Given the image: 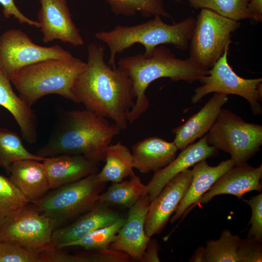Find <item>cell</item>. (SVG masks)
I'll list each match as a JSON object with an SVG mask.
<instances>
[{
    "mask_svg": "<svg viewBox=\"0 0 262 262\" xmlns=\"http://www.w3.org/2000/svg\"><path fill=\"white\" fill-rule=\"evenodd\" d=\"M193 177L187 169L169 181L151 201L145 222V230L149 237L160 233L186 193Z\"/></svg>",
    "mask_w": 262,
    "mask_h": 262,
    "instance_id": "cell-13",
    "label": "cell"
},
{
    "mask_svg": "<svg viewBox=\"0 0 262 262\" xmlns=\"http://www.w3.org/2000/svg\"><path fill=\"white\" fill-rule=\"evenodd\" d=\"M130 177L129 180L113 182L106 191L100 194L98 201L107 204L131 207L143 195L146 185L134 173Z\"/></svg>",
    "mask_w": 262,
    "mask_h": 262,
    "instance_id": "cell-25",
    "label": "cell"
},
{
    "mask_svg": "<svg viewBox=\"0 0 262 262\" xmlns=\"http://www.w3.org/2000/svg\"><path fill=\"white\" fill-rule=\"evenodd\" d=\"M121 130L115 123L87 109L64 112L58 119L46 144L37 151L43 158L63 154L81 155L98 163Z\"/></svg>",
    "mask_w": 262,
    "mask_h": 262,
    "instance_id": "cell-2",
    "label": "cell"
},
{
    "mask_svg": "<svg viewBox=\"0 0 262 262\" xmlns=\"http://www.w3.org/2000/svg\"><path fill=\"white\" fill-rule=\"evenodd\" d=\"M196 18L189 16L182 20L169 24L164 22L160 16L147 22L133 25H118L110 31H100L95 33L98 39L104 42L110 49L108 65L115 68L117 53H121L133 45L144 46L147 54L156 47L170 44L177 49L185 50L188 49L193 34Z\"/></svg>",
    "mask_w": 262,
    "mask_h": 262,
    "instance_id": "cell-4",
    "label": "cell"
},
{
    "mask_svg": "<svg viewBox=\"0 0 262 262\" xmlns=\"http://www.w3.org/2000/svg\"><path fill=\"white\" fill-rule=\"evenodd\" d=\"M104 50L94 42L88 45L86 67L76 79L73 91L86 109L111 119L124 130L135 100L132 83L121 68L106 63Z\"/></svg>",
    "mask_w": 262,
    "mask_h": 262,
    "instance_id": "cell-1",
    "label": "cell"
},
{
    "mask_svg": "<svg viewBox=\"0 0 262 262\" xmlns=\"http://www.w3.org/2000/svg\"><path fill=\"white\" fill-rule=\"evenodd\" d=\"M24 159L43 161L45 158L31 153L24 147L22 139L16 132L0 128V166L9 172L14 162Z\"/></svg>",
    "mask_w": 262,
    "mask_h": 262,
    "instance_id": "cell-26",
    "label": "cell"
},
{
    "mask_svg": "<svg viewBox=\"0 0 262 262\" xmlns=\"http://www.w3.org/2000/svg\"><path fill=\"white\" fill-rule=\"evenodd\" d=\"M228 99L227 95L214 93L197 113L182 125L173 129L172 132L175 134L173 142L178 149L182 150L207 134L216 120L222 106Z\"/></svg>",
    "mask_w": 262,
    "mask_h": 262,
    "instance_id": "cell-19",
    "label": "cell"
},
{
    "mask_svg": "<svg viewBox=\"0 0 262 262\" xmlns=\"http://www.w3.org/2000/svg\"><path fill=\"white\" fill-rule=\"evenodd\" d=\"M247 9L252 18L258 22L262 21V0H250Z\"/></svg>",
    "mask_w": 262,
    "mask_h": 262,
    "instance_id": "cell-38",
    "label": "cell"
},
{
    "mask_svg": "<svg viewBox=\"0 0 262 262\" xmlns=\"http://www.w3.org/2000/svg\"><path fill=\"white\" fill-rule=\"evenodd\" d=\"M151 201L143 195L129 208L128 216L110 246L127 253L139 262L151 237L145 230V222Z\"/></svg>",
    "mask_w": 262,
    "mask_h": 262,
    "instance_id": "cell-14",
    "label": "cell"
},
{
    "mask_svg": "<svg viewBox=\"0 0 262 262\" xmlns=\"http://www.w3.org/2000/svg\"><path fill=\"white\" fill-rule=\"evenodd\" d=\"M118 67L131 80L135 100L127 115L128 123H132L147 110L149 103L146 91L153 81L169 78L173 82L184 81L192 83L208 74L209 69L201 67L188 58H176L170 49L160 45L149 54L139 53L121 58Z\"/></svg>",
    "mask_w": 262,
    "mask_h": 262,
    "instance_id": "cell-3",
    "label": "cell"
},
{
    "mask_svg": "<svg viewBox=\"0 0 262 262\" xmlns=\"http://www.w3.org/2000/svg\"><path fill=\"white\" fill-rule=\"evenodd\" d=\"M111 11L116 15L131 16L139 12L142 16L149 17L160 16L173 19L165 9L164 0H105Z\"/></svg>",
    "mask_w": 262,
    "mask_h": 262,
    "instance_id": "cell-28",
    "label": "cell"
},
{
    "mask_svg": "<svg viewBox=\"0 0 262 262\" xmlns=\"http://www.w3.org/2000/svg\"><path fill=\"white\" fill-rule=\"evenodd\" d=\"M174 1L177 2V3H181L182 0H173Z\"/></svg>",
    "mask_w": 262,
    "mask_h": 262,
    "instance_id": "cell-40",
    "label": "cell"
},
{
    "mask_svg": "<svg viewBox=\"0 0 262 262\" xmlns=\"http://www.w3.org/2000/svg\"><path fill=\"white\" fill-rule=\"evenodd\" d=\"M43 163L50 189L59 188L97 173L98 164L83 155L72 154L47 157Z\"/></svg>",
    "mask_w": 262,
    "mask_h": 262,
    "instance_id": "cell-18",
    "label": "cell"
},
{
    "mask_svg": "<svg viewBox=\"0 0 262 262\" xmlns=\"http://www.w3.org/2000/svg\"><path fill=\"white\" fill-rule=\"evenodd\" d=\"M16 0H0L3 7V14L6 18L14 16L21 24H27L39 29L40 24L37 21L33 20L25 16L19 10L15 3Z\"/></svg>",
    "mask_w": 262,
    "mask_h": 262,
    "instance_id": "cell-36",
    "label": "cell"
},
{
    "mask_svg": "<svg viewBox=\"0 0 262 262\" xmlns=\"http://www.w3.org/2000/svg\"><path fill=\"white\" fill-rule=\"evenodd\" d=\"M241 238L225 229L219 239L208 240L203 262H239L238 251Z\"/></svg>",
    "mask_w": 262,
    "mask_h": 262,
    "instance_id": "cell-27",
    "label": "cell"
},
{
    "mask_svg": "<svg viewBox=\"0 0 262 262\" xmlns=\"http://www.w3.org/2000/svg\"><path fill=\"white\" fill-rule=\"evenodd\" d=\"M235 165L234 161L230 158L221 162L215 166L209 165L206 160L200 161L193 165L191 182L175 210L171 222L173 223L177 220L191 206H195L201 196L210 189L216 180Z\"/></svg>",
    "mask_w": 262,
    "mask_h": 262,
    "instance_id": "cell-20",
    "label": "cell"
},
{
    "mask_svg": "<svg viewBox=\"0 0 262 262\" xmlns=\"http://www.w3.org/2000/svg\"><path fill=\"white\" fill-rule=\"evenodd\" d=\"M189 43V58L206 69L213 67L232 43L231 36L241 23L213 11L202 9Z\"/></svg>",
    "mask_w": 262,
    "mask_h": 262,
    "instance_id": "cell-8",
    "label": "cell"
},
{
    "mask_svg": "<svg viewBox=\"0 0 262 262\" xmlns=\"http://www.w3.org/2000/svg\"><path fill=\"white\" fill-rule=\"evenodd\" d=\"M107 205L98 201L73 223L55 229L52 235V243L60 248L63 245L77 240L96 229L111 225L122 217Z\"/></svg>",
    "mask_w": 262,
    "mask_h": 262,
    "instance_id": "cell-17",
    "label": "cell"
},
{
    "mask_svg": "<svg viewBox=\"0 0 262 262\" xmlns=\"http://www.w3.org/2000/svg\"><path fill=\"white\" fill-rule=\"evenodd\" d=\"M38 12L39 29L45 43L59 40L74 46H82L84 41L73 22L66 0H39Z\"/></svg>",
    "mask_w": 262,
    "mask_h": 262,
    "instance_id": "cell-12",
    "label": "cell"
},
{
    "mask_svg": "<svg viewBox=\"0 0 262 262\" xmlns=\"http://www.w3.org/2000/svg\"><path fill=\"white\" fill-rule=\"evenodd\" d=\"M209 145L229 153L236 165L246 162L262 145V126L245 121L228 109H221L207 133Z\"/></svg>",
    "mask_w": 262,
    "mask_h": 262,
    "instance_id": "cell-7",
    "label": "cell"
},
{
    "mask_svg": "<svg viewBox=\"0 0 262 262\" xmlns=\"http://www.w3.org/2000/svg\"><path fill=\"white\" fill-rule=\"evenodd\" d=\"M229 49H226L208 74L199 81L202 85L195 89L192 102L196 104L211 93L236 95L248 101L253 115H259L262 113V79H245L236 74L228 61Z\"/></svg>",
    "mask_w": 262,
    "mask_h": 262,
    "instance_id": "cell-9",
    "label": "cell"
},
{
    "mask_svg": "<svg viewBox=\"0 0 262 262\" xmlns=\"http://www.w3.org/2000/svg\"><path fill=\"white\" fill-rule=\"evenodd\" d=\"M238 257L239 262H262V242L248 237L241 239Z\"/></svg>",
    "mask_w": 262,
    "mask_h": 262,
    "instance_id": "cell-35",
    "label": "cell"
},
{
    "mask_svg": "<svg viewBox=\"0 0 262 262\" xmlns=\"http://www.w3.org/2000/svg\"><path fill=\"white\" fill-rule=\"evenodd\" d=\"M125 220L122 217L113 224L96 229L77 240L63 245L60 248L78 246L87 250L109 247Z\"/></svg>",
    "mask_w": 262,
    "mask_h": 262,
    "instance_id": "cell-31",
    "label": "cell"
},
{
    "mask_svg": "<svg viewBox=\"0 0 262 262\" xmlns=\"http://www.w3.org/2000/svg\"><path fill=\"white\" fill-rule=\"evenodd\" d=\"M205 247L203 246L199 247L195 252L192 257L190 259L189 261L192 262H203V259Z\"/></svg>",
    "mask_w": 262,
    "mask_h": 262,
    "instance_id": "cell-39",
    "label": "cell"
},
{
    "mask_svg": "<svg viewBox=\"0 0 262 262\" xmlns=\"http://www.w3.org/2000/svg\"><path fill=\"white\" fill-rule=\"evenodd\" d=\"M73 55L58 45L41 46L20 29H9L0 35V69L8 78L28 66L49 59Z\"/></svg>",
    "mask_w": 262,
    "mask_h": 262,
    "instance_id": "cell-10",
    "label": "cell"
},
{
    "mask_svg": "<svg viewBox=\"0 0 262 262\" xmlns=\"http://www.w3.org/2000/svg\"><path fill=\"white\" fill-rule=\"evenodd\" d=\"M262 175V164L258 167H254L246 163L235 165L219 178L195 206L206 203L219 195H231L242 198L244 195L250 191L261 192Z\"/></svg>",
    "mask_w": 262,
    "mask_h": 262,
    "instance_id": "cell-16",
    "label": "cell"
},
{
    "mask_svg": "<svg viewBox=\"0 0 262 262\" xmlns=\"http://www.w3.org/2000/svg\"><path fill=\"white\" fill-rule=\"evenodd\" d=\"M131 149L133 167L146 174L168 165L176 157L178 148L174 142L150 137L134 144Z\"/></svg>",
    "mask_w": 262,
    "mask_h": 262,
    "instance_id": "cell-22",
    "label": "cell"
},
{
    "mask_svg": "<svg viewBox=\"0 0 262 262\" xmlns=\"http://www.w3.org/2000/svg\"><path fill=\"white\" fill-rule=\"evenodd\" d=\"M251 209V216L249 221L251 228L247 237L262 242V194L252 197L250 199H244Z\"/></svg>",
    "mask_w": 262,
    "mask_h": 262,
    "instance_id": "cell-34",
    "label": "cell"
},
{
    "mask_svg": "<svg viewBox=\"0 0 262 262\" xmlns=\"http://www.w3.org/2000/svg\"><path fill=\"white\" fill-rule=\"evenodd\" d=\"M217 154L218 150L208 144L206 134L196 143H192L181 150L179 155L166 166L155 171L146 185L143 195H148L150 201L152 200L177 175L198 162L213 157Z\"/></svg>",
    "mask_w": 262,
    "mask_h": 262,
    "instance_id": "cell-15",
    "label": "cell"
},
{
    "mask_svg": "<svg viewBox=\"0 0 262 262\" xmlns=\"http://www.w3.org/2000/svg\"><path fill=\"white\" fill-rule=\"evenodd\" d=\"M86 63L74 57L49 59L24 67L10 79L19 96L32 107L49 94L60 95L75 103L73 85Z\"/></svg>",
    "mask_w": 262,
    "mask_h": 262,
    "instance_id": "cell-5",
    "label": "cell"
},
{
    "mask_svg": "<svg viewBox=\"0 0 262 262\" xmlns=\"http://www.w3.org/2000/svg\"><path fill=\"white\" fill-rule=\"evenodd\" d=\"M80 262H130L133 260L127 253L110 246L78 253Z\"/></svg>",
    "mask_w": 262,
    "mask_h": 262,
    "instance_id": "cell-33",
    "label": "cell"
},
{
    "mask_svg": "<svg viewBox=\"0 0 262 262\" xmlns=\"http://www.w3.org/2000/svg\"><path fill=\"white\" fill-rule=\"evenodd\" d=\"M104 161V167L98 173L99 180L102 182H120L134 173L132 154L120 142L108 146Z\"/></svg>",
    "mask_w": 262,
    "mask_h": 262,
    "instance_id": "cell-24",
    "label": "cell"
},
{
    "mask_svg": "<svg viewBox=\"0 0 262 262\" xmlns=\"http://www.w3.org/2000/svg\"><path fill=\"white\" fill-rule=\"evenodd\" d=\"M159 245L155 239H149L146 248L141 258L140 262H160L158 253Z\"/></svg>",
    "mask_w": 262,
    "mask_h": 262,
    "instance_id": "cell-37",
    "label": "cell"
},
{
    "mask_svg": "<svg viewBox=\"0 0 262 262\" xmlns=\"http://www.w3.org/2000/svg\"><path fill=\"white\" fill-rule=\"evenodd\" d=\"M11 82L0 69V105L6 109L18 124L22 138L29 144L37 141L38 119L34 111L14 91Z\"/></svg>",
    "mask_w": 262,
    "mask_h": 262,
    "instance_id": "cell-23",
    "label": "cell"
},
{
    "mask_svg": "<svg viewBox=\"0 0 262 262\" xmlns=\"http://www.w3.org/2000/svg\"><path fill=\"white\" fill-rule=\"evenodd\" d=\"M106 183L100 181L97 172L95 173L48 192L32 204L54 222L56 229L92 208L98 201Z\"/></svg>",
    "mask_w": 262,
    "mask_h": 262,
    "instance_id": "cell-6",
    "label": "cell"
},
{
    "mask_svg": "<svg viewBox=\"0 0 262 262\" xmlns=\"http://www.w3.org/2000/svg\"><path fill=\"white\" fill-rule=\"evenodd\" d=\"M0 262H43L39 253L18 243L0 242Z\"/></svg>",
    "mask_w": 262,
    "mask_h": 262,
    "instance_id": "cell-32",
    "label": "cell"
},
{
    "mask_svg": "<svg viewBox=\"0 0 262 262\" xmlns=\"http://www.w3.org/2000/svg\"><path fill=\"white\" fill-rule=\"evenodd\" d=\"M55 229L51 219L28 204L0 229V242H14L39 253L53 244Z\"/></svg>",
    "mask_w": 262,
    "mask_h": 262,
    "instance_id": "cell-11",
    "label": "cell"
},
{
    "mask_svg": "<svg viewBox=\"0 0 262 262\" xmlns=\"http://www.w3.org/2000/svg\"><path fill=\"white\" fill-rule=\"evenodd\" d=\"M9 177L29 203L42 198L50 189L43 161L24 159L13 163Z\"/></svg>",
    "mask_w": 262,
    "mask_h": 262,
    "instance_id": "cell-21",
    "label": "cell"
},
{
    "mask_svg": "<svg viewBox=\"0 0 262 262\" xmlns=\"http://www.w3.org/2000/svg\"><path fill=\"white\" fill-rule=\"evenodd\" d=\"M195 10L206 9L224 17L236 20L250 18L247 9L250 0H186Z\"/></svg>",
    "mask_w": 262,
    "mask_h": 262,
    "instance_id": "cell-30",
    "label": "cell"
},
{
    "mask_svg": "<svg viewBox=\"0 0 262 262\" xmlns=\"http://www.w3.org/2000/svg\"><path fill=\"white\" fill-rule=\"evenodd\" d=\"M29 203L9 178L0 175V229Z\"/></svg>",
    "mask_w": 262,
    "mask_h": 262,
    "instance_id": "cell-29",
    "label": "cell"
}]
</instances>
